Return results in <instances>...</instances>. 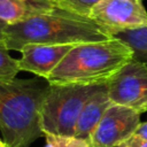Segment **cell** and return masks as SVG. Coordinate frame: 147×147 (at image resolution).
<instances>
[{"mask_svg":"<svg viewBox=\"0 0 147 147\" xmlns=\"http://www.w3.org/2000/svg\"><path fill=\"white\" fill-rule=\"evenodd\" d=\"M20 71L18 59L11 57L9 51L5 46H0V80L13 79Z\"/></svg>","mask_w":147,"mask_h":147,"instance_id":"12","label":"cell"},{"mask_svg":"<svg viewBox=\"0 0 147 147\" xmlns=\"http://www.w3.org/2000/svg\"><path fill=\"white\" fill-rule=\"evenodd\" d=\"M38 15L23 0H0V20L7 24L25 21Z\"/></svg>","mask_w":147,"mask_h":147,"instance_id":"11","label":"cell"},{"mask_svg":"<svg viewBox=\"0 0 147 147\" xmlns=\"http://www.w3.org/2000/svg\"><path fill=\"white\" fill-rule=\"evenodd\" d=\"M7 23L0 20V46H5V36H6V28Z\"/></svg>","mask_w":147,"mask_h":147,"instance_id":"17","label":"cell"},{"mask_svg":"<svg viewBox=\"0 0 147 147\" xmlns=\"http://www.w3.org/2000/svg\"><path fill=\"white\" fill-rule=\"evenodd\" d=\"M111 101L108 95L107 84L99 85V87L90 95L80 111L76 124L75 137L88 142L94 129L101 121Z\"/></svg>","mask_w":147,"mask_h":147,"instance_id":"9","label":"cell"},{"mask_svg":"<svg viewBox=\"0 0 147 147\" xmlns=\"http://www.w3.org/2000/svg\"><path fill=\"white\" fill-rule=\"evenodd\" d=\"M45 146L44 147H86L87 141L79 139L75 136H63V134H53L46 133Z\"/></svg>","mask_w":147,"mask_h":147,"instance_id":"13","label":"cell"},{"mask_svg":"<svg viewBox=\"0 0 147 147\" xmlns=\"http://www.w3.org/2000/svg\"><path fill=\"white\" fill-rule=\"evenodd\" d=\"M133 59L131 47L117 37L75 45L46 79L51 85L107 84Z\"/></svg>","mask_w":147,"mask_h":147,"instance_id":"3","label":"cell"},{"mask_svg":"<svg viewBox=\"0 0 147 147\" xmlns=\"http://www.w3.org/2000/svg\"><path fill=\"white\" fill-rule=\"evenodd\" d=\"M88 17L111 36L147 25V11L142 2L132 0H100L92 8Z\"/></svg>","mask_w":147,"mask_h":147,"instance_id":"6","label":"cell"},{"mask_svg":"<svg viewBox=\"0 0 147 147\" xmlns=\"http://www.w3.org/2000/svg\"><path fill=\"white\" fill-rule=\"evenodd\" d=\"M114 37L126 42L133 51V59L147 63V25L114 33Z\"/></svg>","mask_w":147,"mask_h":147,"instance_id":"10","label":"cell"},{"mask_svg":"<svg viewBox=\"0 0 147 147\" xmlns=\"http://www.w3.org/2000/svg\"><path fill=\"white\" fill-rule=\"evenodd\" d=\"M0 147H9V146L7 145V142L5 140H1L0 139Z\"/></svg>","mask_w":147,"mask_h":147,"instance_id":"18","label":"cell"},{"mask_svg":"<svg viewBox=\"0 0 147 147\" xmlns=\"http://www.w3.org/2000/svg\"><path fill=\"white\" fill-rule=\"evenodd\" d=\"M99 85H51L40 108L44 134L75 136L80 111Z\"/></svg>","mask_w":147,"mask_h":147,"instance_id":"4","label":"cell"},{"mask_svg":"<svg viewBox=\"0 0 147 147\" xmlns=\"http://www.w3.org/2000/svg\"><path fill=\"white\" fill-rule=\"evenodd\" d=\"M140 115L129 107L110 103L88 144L94 147H117L136 132L141 122Z\"/></svg>","mask_w":147,"mask_h":147,"instance_id":"7","label":"cell"},{"mask_svg":"<svg viewBox=\"0 0 147 147\" xmlns=\"http://www.w3.org/2000/svg\"><path fill=\"white\" fill-rule=\"evenodd\" d=\"M75 45H45L28 44L21 49L18 67L22 71H28L37 77L47 79L51 72L68 54Z\"/></svg>","mask_w":147,"mask_h":147,"instance_id":"8","label":"cell"},{"mask_svg":"<svg viewBox=\"0 0 147 147\" xmlns=\"http://www.w3.org/2000/svg\"><path fill=\"white\" fill-rule=\"evenodd\" d=\"M86 147H94V146H92V145H91V144H88V145H87V146H86Z\"/></svg>","mask_w":147,"mask_h":147,"instance_id":"19","label":"cell"},{"mask_svg":"<svg viewBox=\"0 0 147 147\" xmlns=\"http://www.w3.org/2000/svg\"><path fill=\"white\" fill-rule=\"evenodd\" d=\"M134 133L147 140V121L140 122V124H139V126L137 127V130H136Z\"/></svg>","mask_w":147,"mask_h":147,"instance_id":"16","label":"cell"},{"mask_svg":"<svg viewBox=\"0 0 147 147\" xmlns=\"http://www.w3.org/2000/svg\"><path fill=\"white\" fill-rule=\"evenodd\" d=\"M48 88L41 77L0 80V132L9 147H30L44 136L40 108Z\"/></svg>","mask_w":147,"mask_h":147,"instance_id":"2","label":"cell"},{"mask_svg":"<svg viewBox=\"0 0 147 147\" xmlns=\"http://www.w3.org/2000/svg\"><path fill=\"white\" fill-rule=\"evenodd\" d=\"M113 36L88 16L56 7L49 13L36 15L25 21L8 24L5 47L17 51L28 44L78 45L101 41Z\"/></svg>","mask_w":147,"mask_h":147,"instance_id":"1","label":"cell"},{"mask_svg":"<svg viewBox=\"0 0 147 147\" xmlns=\"http://www.w3.org/2000/svg\"><path fill=\"white\" fill-rule=\"evenodd\" d=\"M117 147H147V140L133 133L129 139H126L124 142H122Z\"/></svg>","mask_w":147,"mask_h":147,"instance_id":"15","label":"cell"},{"mask_svg":"<svg viewBox=\"0 0 147 147\" xmlns=\"http://www.w3.org/2000/svg\"><path fill=\"white\" fill-rule=\"evenodd\" d=\"M107 86L111 103L129 107L139 114L147 111V63L132 59Z\"/></svg>","mask_w":147,"mask_h":147,"instance_id":"5","label":"cell"},{"mask_svg":"<svg viewBox=\"0 0 147 147\" xmlns=\"http://www.w3.org/2000/svg\"><path fill=\"white\" fill-rule=\"evenodd\" d=\"M56 7L79 15L88 16L92 8L100 0H54Z\"/></svg>","mask_w":147,"mask_h":147,"instance_id":"14","label":"cell"},{"mask_svg":"<svg viewBox=\"0 0 147 147\" xmlns=\"http://www.w3.org/2000/svg\"><path fill=\"white\" fill-rule=\"evenodd\" d=\"M132 1H139V2H142V0H132Z\"/></svg>","mask_w":147,"mask_h":147,"instance_id":"20","label":"cell"}]
</instances>
